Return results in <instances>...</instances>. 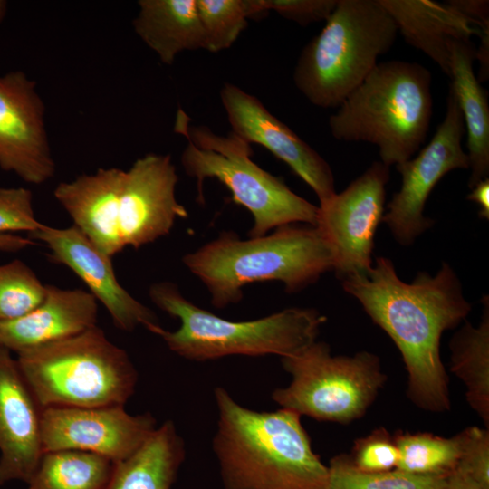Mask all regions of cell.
I'll return each mask as SVG.
<instances>
[{
    "mask_svg": "<svg viewBox=\"0 0 489 489\" xmlns=\"http://www.w3.org/2000/svg\"><path fill=\"white\" fill-rule=\"evenodd\" d=\"M341 284L400 351L411 402L428 412L450 410L440 340L472 309L453 268L443 262L434 276L419 272L411 283H405L393 262L380 256L366 273L345 277Z\"/></svg>",
    "mask_w": 489,
    "mask_h": 489,
    "instance_id": "obj_1",
    "label": "cell"
},
{
    "mask_svg": "<svg viewBox=\"0 0 489 489\" xmlns=\"http://www.w3.org/2000/svg\"><path fill=\"white\" fill-rule=\"evenodd\" d=\"M43 453L72 450L113 464L133 454L158 427L151 413H128L122 405L42 409Z\"/></svg>",
    "mask_w": 489,
    "mask_h": 489,
    "instance_id": "obj_13",
    "label": "cell"
},
{
    "mask_svg": "<svg viewBox=\"0 0 489 489\" xmlns=\"http://www.w3.org/2000/svg\"><path fill=\"white\" fill-rule=\"evenodd\" d=\"M348 455L353 466L365 473L394 470L398 467L399 458L394 435L385 427L376 428L356 439Z\"/></svg>",
    "mask_w": 489,
    "mask_h": 489,
    "instance_id": "obj_29",
    "label": "cell"
},
{
    "mask_svg": "<svg viewBox=\"0 0 489 489\" xmlns=\"http://www.w3.org/2000/svg\"><path fill=\"white\" fill-rule=\"evenodd\" d=\"M441 489H484L467 476L455 470Z\"/></svg>",
    "mask_w": 489,
    "mask_h": 489,
    "instance_id": "obj_36",
    "label": "cell"
},
{
    "mask_svg": "<svg viewBox=\"0 0 489 489\" xmlns=\"http://www.w3.org/2000/svg\"><path fill=\"white\" fill-rule=\"evenodd\" d=\"M16 361L42 409L124 406L138 382L129 354L97 325L22 350Z\"/></svg>",
    "mask_w": 489,
    "mask_h": 489,
    "instance_id": "obj_8",
    "label": "cell"
},
{
    "mask_svg": "<svg viewBox=\"0 0 489 489\" xmlns=\"http://www.w3.org/2000/svg\"><path fill=\"white\" fill-rule=\"evenodd\" d=\"M113 463L72 450L44 452L26 489H104Z\"/></svg>",
    "mask_w": 489,
    "mask_h": 489,
    "instance_id": "obj_24",
    "label": "cell"
},
{
    "mask_svg": "<svg viewBox=\"0 0 489 489\" xmlns=\"http://www.w3.org/2000/svg\"><path fill=\"white\" fill-rule=\"evenodd\" d=\"M389 167L373 162L340 193L318 206L316 227L333 254V271L341 280L364 274L372 266L374 236L384 215Z\"/></svg>",
    "mask_w": 489,
    "mask_h": 489,
    "instance_id": "obj_12",
    "label": "cell"
},
{
    "mask_svg": "<svg viewBox=\"0 0 489 489\" xmlns=\"http://www.w3.org/2000/svg\"><path fill=\"white\" fill-rule=\"evenodd\" d=\"M34 215L32 191L24 187H0V234L28 232L43 226Z\"/></svg>",
    "mask_w": 489,
    "mask_h": 489,
    "instance_id": "obj_31",
    "label": "cell"
},
{
    "mask_svg": "<svg viewBox=\"0 0 489 489\" xmlns=\"http://www.w3.org/2000/svg\"><path fill=\"white\" fill-rule=\"evenodd\" d=\"M97 300L82 289L45 285L43 302L28 313L0 321V345L16 353L96 326Z\"/></svg>",
    "mask_w": 489,
    "mask_h": 489,
    "instance_id": "obj_18",
    "label": "cell"
},
{
    "mask_svg": "<svg viewBox=\"0 0 489 489\" xmlns=\"http://www.w3.org/2000/svg\"><path fill=\"white\" fill-rule=\"evenodd\" d=\"M398 449L397 469L417 475L449 476L459 458L458 443L454 436L446 438L427 432L394 434Z\"/></svg>",
    "mask_w": 489,
    "mask_h": 489,
    "instance_id": "obj_25",
    "label": "cell"
},
{
    "mask_svg": "<svg viewBox=\"0 0 489 489\" xmlns=\"http://www.w3.org/2000/svg\"><path fill=\"white\" fill-rule=\"evenodd\" d=\"M379 1L394 20L405 41L428 56L448 77L450 43L481 34L479 28L446 2Z\"/></svg>",
    "mask_w": 489,
    "mask_h": 489,
    "instance_id": "obj_19",
    "label": "cell"
},
{
    "mask_svg": "<svg viewBox=\"0 0 489 489\" xmlns=\"http://www.w3.org/2000/svg\"><path fill=\"white\" fill-rule=\"evenodd\" d=\"M185 456L184 440L168 419L133 454L113 464L104 489H171Z\"/></svg>",
    "mask_w": 489,
    "mask_h": 489,
    "instance_id": "obj_21",
    "label": "cell"
},
{
    "mask_svg": "<svg viewBox=\"0 0 489 489\" xmlns=\"http://www.w3.org/2000/svg\"><path fill=\"white\" fill-rule=\"evenodd\" d=\"M446 3L470 20L482 33H489V2L486 0H449Z\"/></svg>",
    "mask_w": 489,
    "mask_h": 489,
    "instance_id": "obj_33",
    "label": "cell"
},
{
    "mask_svg": "<svg viewBox=\"0 0 489 489\" xmlns=\"http://www.w3.org/2000/svg\"><path fill=\"white\" fill-rule=\"evenodd\" d=\"M431 73L400 60L378 64L329 119L338 140L378 146L390 167L413 157L426 140L432 115Z\"/></svg>",
    "mask_w": 489,
    "mask_h": 489,
    "instance_id": "obj_5",
    "label": "cell"
},
{
    "mask_svg": "<svg viewBox=\"0 0 489 489\" xmlns=\"http://www.w3.org/2000/svg\"><path fill=\"white\" fill-rule=\"evenodd\" d=\"M203 49L218 53L230 48L247 26L249 18L264 12L258 0H197Z\"/></svg>",
    "mask_w": 489,
    "mask_h": 489,
    "instance_id": "obj_26",
    "label": "cell"
},
{
    "mask_svg": "<svg viewBox=\"0 0 489 489\" xmlns=\"http://www.w3.org/2000/svg\"><path fill=\"white\" fill-rule=\"evenodd\" d=\"M36 242L29 237H22L12 234H0V251L18 252L34 245Z\"/></svg>",
    "mask_w": 489,
    "mask_h": 489,
    "instance_id": "obj_35",
    "label": "cell"
},
{
    "mask_svg": "<svg viewBox=\"0 0 489 489\" xmlns=\"http://www.w3.org/2000/svg\"><path fill=\"white\" fill-rule=\"evenodd\" d=\"M50 250L48 259L71 269L109 312L116 328L133 331L143 326L151 331L159 326L157 315L135 299L118 282L111 258L101 253L75 225L55 228L45 225L29 234Z\"/></svg>",
    "mask_w": 489,
    "mask_h": 489,
    "instance_id": "obj_16",
    "label": "cell"
},
{
    "mask_svg": "<svg viewBox=\"0 0 489 489\" xmlns=\"http://www.w3.org/2000/svg\"><path fill=\"white\" fill-rule=\"evenodd\" d=\"M220 99L234 133L249 144L265 148L284 162L315 193L320 203L336 193L327 161L254 95L225 83Z\"/></svg>",
    "mask_w": 489,
    "mask_h": 489,
    "instance_id": "obj_15",
    "label": "cell"
},
{
    "mask_svg": "<svg viewBox=\"0 0 489 489\" xmlns=\"http://www.w3.org/2000/svg\"><path fill=\"white\" fill-rule=\"evenodd\" d=\"M459 458L456 471L489 489V430L475 426L456 434Z\"/></svg>",
    "mask_w": 489,
    "mask_h": 489,
    "instance_id": "obj_30",
    "label": "cell"
},
{
    "mask_svg": "<svg viewBox=\"0 0 489 489\" xmlns=\"http://www.w3.org/2000/svg\"><path fill=\"white\" fill-rule=\"evenodd\" d=\"M133 27L165 64L181 52L203 49L197 0H140Z\"/></svg>",
    "mask_w": 489,
    "mask_h": 489,
    "instance_id": "obj_22",
    "label": "cell"
},
{
    "mask_svg": "<svg viewBox=\"0 0 489 489\" xmlns=\"http://www.w3.org/2000/svg\"><path fill=\"white\" fill-rule=\"evenodd\" d=\"M478 326L465 322L449 342L450 370L465 385L469 406L489 428V297Z\"/></svg>",
    "mask_w": 489,
    "mask_h": 489,
    "instance_id": "obj_23",
    "label": "cell"
},
{
    "mask_svg": "<svg viewBox=\"0 0 489 489\" xmlns=\"http://www.w3.org/2000/svg\"><path fill=\"white\" fill-rule=\"evenodd\" d=\"M467 200L476 203L480 209L478 215L481 218L489 219V178L479 181L471 188L466 197Z\"/></svg>",
    "mask_w": 489,
    "mask_h": 489,
    "instance_id": "obj_34",
    "label": "cell"
},
{
    "mask_svg": "<svg viewBox=\"0 0 489 489\" xmlns=\"http://www.w3.org/2000/svg\"><path fill=\"white\" fill-rule=\"evenodd\" d=\"M6 10H7L6 1L0 0V24L3 22V20L5 17Z\"/></svg>",
    "mask_w": 489,
    "mask_h": 489,
    "instance_id": "obj_37",
    "label": "cell"
},
{
    "mask_svg": "<svg viewBox=\"0 0 489 489\" xmlns=\"http://www.w3.org/2000/svg\"><path fill=\"white\" fill-rule=\"evenodd\" d=\"M465 121L449 85L446 111L427 145L416 157L396 165L402 177L400 189L388 202L382 221L401 245H410L434 221L424 216L426 202L438 181L456 168H468L469 158L462 147Z\"/></svg>",
    "mask_w": 489,
    "mask_h": 489,
    "instance_id": "obj_11",
    "label": "cell"
},
{
    "mask_svg": "<svg viewBox=\"0 0 489 489\" xmlns=\"http://www.w3.org/2000/svg\"><path fill=\"white\" fill-rule=\"evenodd\" d=\"M44 296L45 284L23 261L0 264V321L22 317L37 307Z\"/></svg>",
    "mask_w": 489,
    "mask_h": 489,
    "instance_id": "obj_28",
    "label": "cell"
},
{
    "mask_svg": "<svg viewBox=\"0 0 489 489\" xmlns=\"http://www.w3.org/2000/svg\"><path fill=\"white\" fill-rule=\"evenodd\" d=\"M174 130L187 142L180 160L185 173L197 180V201L205 202L206 178L221 182L230 191L232 201L251 213L249 237L263 236L272 229L296 223L316 226L318 206L254 162L251 144L241 137L233 131L223 136L208 127L192 125L181 108Z\"/></svg>",
    "mask_w": 489,
    "mask_h": 489,
    "instance_id": "obj_7",
    "label": "cell"
},
{
    "mask_svg": "<svg viewBox=\"0 0 489 489\" xmlns=\"http://www.w3.org/2000/svg\"><path fill=\"white\" fill-rule=\"evenodd\" d=\"M475 44L472 39L450 43V86L463 114L467 133L469 168L468 187L472 188L489 174L488 95L474 72Z\"/></svg>",
    "mask_w": 489,
    "mask_h": 489,
    "instance_id": "obj_20",
    "label": "cell"
},
{
    "mask_svg": "<svg viewBox=\"0 0 489 489\" xmlns=\"http://www.w3.org/2000/svg\"><path fill=\"white\" fill-rule=\"evenodd\" d=\"M328 468L326 489H441L448 477L417 475L397 468L365 473L355 468L346 454L333 456Z\"/></svg>",
    "mask_w": 489,
    "mask_h": 489,
    "instance_id": "obj_27",
    "label": "cell"
},
{
    "mask_svg": "<svg viewBox=\"0 0 489 489\" xmlns=\"http://www.w3.org/2000/svg\"><path fill=\"white\" fill-rule=\"evenodd\" d=\"M177 181L171 157L149 153L128 170L99 168L61 182L53 196L73 225L112 258L168 235L177 219L188 216L176 197Z\"/></svg>",
    "mask_w": 489,
    "mask_h": 489,
    "instance_id": "obj_2",
    "label": "cell"
},
{
    "mask_svg": "<svg viewBox=\"0 0 489 489\" xmlns=\"http://www.w3.org/2000/svg\"><path fill=\"white\" fill-rule=\"evenodd\" d=\"M42 408L11 350L0 345V486L25 483L43 454Z\"/></svg>",
    "mask_w": 489,
    "mask_h": 489,
    "instance_id": "obj_17",
    "label": "cell"
},
{
    "mask_svg": "<svg viewBox=\"0 0 489 489\" xmlns=\"http://www.w3.org/2000/svg\"><path fill=\"white\" fill-rule=\"evenodd\" d=\"M182 261L217 309L239 302L249 283L280 282L286 292L293 293L334 267L331 249L319 229L295 224L245 240L224 231Z\"/></svg>",
    "mask_w": 489,
    "mask_h": 489,
    "instance_id": "obj_4",
    "label": "cell"
},
{
    "mask_svg": "<svg viewBox=\"0 0 489 489\" xmlns=\"http://www.w3.org/2000/svg\"><path fill=\"white\" fill-rule=\"evenodd\" d=\"M44 110L35 82L23 72L0 76V168L34 185L55 173Z\"/></svg>",
    "mask_w": 489,
    "mask_h": 489,
    "instance_id": "obj_14",
    "label": "cell"
},
{
    "mask_svg": "<svg viewBox=\"0 0 489 489\" xmlns=\"http://www.w3.org/2000/svg\"><path fill=\"white\" fill-rule=\"evenodd\" d=\"M338 0H258L264 12L274 11L300 25L326 21Z\"/></svg>",
    "mask_w": 489,
    "mask_h": 489,
    "instance_id": "obj_32",
    "label": "cell"
},
{
    "mask_svg": "<svg viewBox=\"0 0 489 489\" xmlns=\"http://www.w3.org/2000/svg\"><path fill=\"white\" fill-rule=\"evenodd\" d=\"M398 33L379 0H338L300 54L295 86L317 107H339L390 50Z\"/></svg>",
    "mask_w": 489,
    "mask_h": 489,
    "instance_id": "obj_9",
    "label": "cell"
},
{
    "mask_svg": "<svg viewBox=\"0 0 489 489\" xmlns=\"http://www.w3.org/2000/svg\"><path fill=\"white\" fill-rule=\"evenodd\" d=\"M281 361L292 380L274 389L272 399L282 408L318 421L349 424L362 417L387 380L376 354L363 350L333 356L322 341L315 340Z\"/></svg>",
    "mask_w": 489,
    "mask_h": 489,
    "instance_id": "obj_10",
    "label": "cell"
},
{
    "mask_svg": "<svg viewBox=\"0 0 489 489\" xmlns=\"http://www.w3.org/2000/svg\"><path fill=\"white\" fill-rule=\"evenodd\" d=\"M218 411L213 450L225 489H326L329 468L312 450L301 416L256 411L223 387L214 390Z\"/></svg>",
    "mask_w": 489,
    "mask_h": 489,
    "instance_id": "obj_3",
    "label": "cell"
},
{
    "mask_svg": "<svg viewBox=\"0 0 489 489\" xmlns=\"http://www.w3.org/2000/svg\"><path fill=\"white\" fill-rule=\"evenodd\" d=\"M149 296L180 323L173 331L159 325L150 332L174 353L196 361L232 355L292 356L317 340L327 320L315 309L292 307L253 321H233L198 307L168 281L150 285Z\"/></svg>",
    "mask_w": 489,
    "mask_h": 489,
    "instance_id": "obj_6",
    "label": "cell"
}]
</instances>
